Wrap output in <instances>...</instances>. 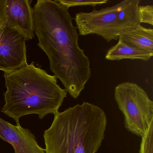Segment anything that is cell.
I'll return each instance as SVG.
<instances>
[{"instance_id":"cell-1","label":"cell","mask_w":153,"mask_h":153,"mask_svg":"<svg viewBox=\"0 0 153 153\" xmlns=\"http://www.w3.org/2000/svg\"><path fill=\"white\" fill-rule=\"evenodd\" d=\"M33 9L37 45L67 93L76 99L91 76L90 62L78 43L77 28L68 9L56 0H38Z\"/></svg>"},{"instance_id":"cell-2","label":"cell","mask_w":153,"mask_h":153,"mask_svg":"<svg viewBox=\"0 0 153 153\" xmlns=\"http://www.w3.org/2000/svg\"><path fill=\"white\" fill-rule=\"evenodd\" d=\"M7 91L1 111L20 125L21 117L37 114L42 119L59 112L67 92L57 84L54 76L34 65L33 62L18 69L4 72Z\"/></svg>"},{"instance_id":"cell-3","label":"cell","mask_w":153,"mask_h":153,"mask_svg":"<svg viewBox=\"0 0 153 153\" xmlns=\"http://www.w3.org/2000/svg\"><path fill=\"white\" fill-rule=\"evenodd\" d=\"M44 134L46 153H96L104 138L106 116L100 107L84 102L54 114Z\"/></svg>"},{"instance_id":"cell-4","label":"cell","mask_w":153,"mask_h":153,"mask_svg":"<svg viewBox=\"0 0 153 153\" xmlns=\"http://www.w3.org/2000/svg\"><path fill=\"white\" fill-rule=\"evenodd\" d=\"M140 2V0H125L100 10L77 13L75 20L79 34L97 35L107 42L119 40L122 34L140 25L138 15Z\"/></svg>"},{"instance_id":"cell-5","label":"cell","mask_w":153,"mask_h":153,"mask_svg":"<svg viewBox=\"0 0 153 153\" xmlns=\"http://www.w3.org/2000/svg\"><path fill=\"white\" fill-rule=\"evenodd\" d=\"M114 99L123 114L125 128L139 137L145 135L153 122V102L144 89L133 82L117 85Z\"/></svg>"},{"instance_id":"cell-6","label":"cell","mask_w":153,"mask_h":153,"mask_svg":"<svg viewBox=\"0 0 153 153\" xmlns=\"http://www.w3.org/2000/svg\"><path fill=\"white\" fill-rule=\"evenodd\" d=\"M30 0H0V27L15 30L27 40L34 37Z\"/></svg>"},{"instance_id":"cell-7","label":"cell","mask_w":153,"mask_h":153,"mask_svg":"<svg viewBox=\"0 0 153 153\" xmlns=\"http://www.w3.org/2000/svg\"><path fill=\"white\" fill-rule=\"evenodd\" d=\"M26 41L17 31L0 27V70L11 72L27 65Z\"/></svg>"},{"instance_id":"cell-8","label":"cell","mask_w":153,"mask_h":153,"mask_svg":"<svg viewBox=\"0 0 153 153\" xmlns=\"http://www.w3.org/2000/svg\"><path fill=\"white\" fill-rule=\"evenodd\" d=\"M0 138L13 146L15 153H45L30 130L20 125H13L1 117Z\"/></svg>"},{"instance_id":"cell-9","label":"cell","mask_w":153,"mask_h":153,"mask_svg":"<svg viewBox=\"0 0 153 153\" xmlns=\"http://www.w3.org/2000/svg\"><path fill=\"white\" fill-rule=\"evenodd\" d=\"M119 40L129 45L153 53V30L138 26L136 28L122 34Z\"/></svg>"},{"instance_id":"cell-10","label":"cell","mask_w":153,"mask_h":153,"mask_svg":"<svg viewBox=\"0 0 153 153\" xmlns=\"http://www.w3.org/2000/svg\"><path fill=\"white\" fill-rule=\"evenodd\" d=\"M153 55V53L133 47L119 40L115 45L109 49L105 55V59L110 61L130 59L147 61L152 58Z\"/></svg>"},{"instance_id":"cell-11","label":"cell","mask_w":153,"mask_h":153,"mask_svg":"<svg viewBox=\"0 0 153 153\" xmlns=\"http://www.w3.org/2000/svg\"><path fill=\"white\" fill-rule=\"evenodd\" d=\"M61 5L69 9L77 6H92L102 5L108 2L107 0H56Z\"/></svg>"},{"instance_id":"cell-12","label":"cell","mask_w":153,"mask_h":153,"mask_svg":"<svg viewBox=\"0 0 153 153\" xmlns=\"http://www.w3.org/2000/svg\"><path fill=\"white\" fill-rule=\"evenodd\" d=\"M153 122L142 137L140 153H153Z\"/></svg>"},{"instance_id":"cell-13","label":"cell","mask_w":153,"mask_h":153,"mask_svg":"<svg viewBox=\"0 0 153 153\" xmlns=\"http://www.w3.org/2000/svg\"><path fill=\"white\" fill-rule=\"evenodd\" d=\"M138 15L140 23L153 25V6L152 5L139 6Z\"/></svg>"}]
</instances>
